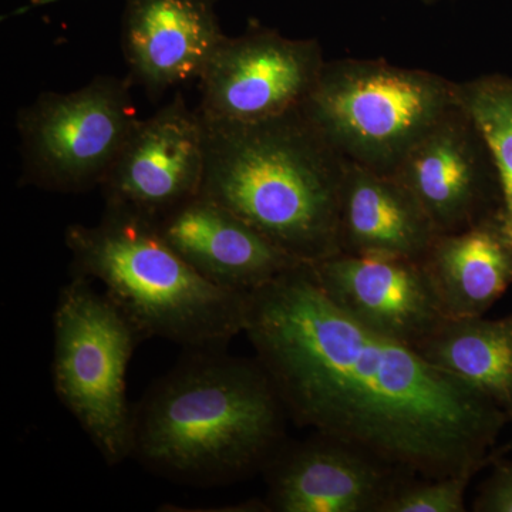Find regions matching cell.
<instances>
[{"label":"cell","mask_w":512,"mask_h":512,"mask_svg":"<svg viewBox=\"0 0 512 512\" xmlns=\"http://www.w3.org/2000/svg\"><path fill=\"white\" fill-rule=\"evenodd\" d=\"M131 84L94 77L74 92L42 93L20 110L23 183L67 194L101 187L140 120Z\"/></svg>","instance_id":"52a82bcc"},{"label":"cell","mask_w":512,"mask_h":512,"mask_svg":"<svg viewBox=\"0 0 512 512\" xmlns=\"http://www.w3.org/2000/svg\"><path fill=\"white\" fill-rule=\"evenodd\" d=\"M441 234L493 217L498 187L490 151L463 104L420 138L392 174Z\"/></svg>","instance_id":"30bf717a"},{"label":"cell","mask_w":512,"mask_h":512,"mask_svg":"<svg viewBox=\"0 0 512 512\" xmlns=\"http://www.w3.org/2000/svg\"><path fill=\"white\" fill-rule=\"evenodd\" d=\"M458 82L383 59L326 62L301 109L350 163L392 175L421 137L460 106Z\"/></svg>","instance_id":"5b68a950"},{"label":"cell","mask_w":512,"mask_h":512,"mask_svg":"<svg viewBox=\"0 0 512 512\" xmlns=\"http://www.w3.org/2000/svg\"><path fill=\"white\" fill-rule=\"evenodd\" d=\"M224 37L210 0H126L121 45L128 80L158 99L200 80Z\"/></svg>","instance_id":"5bb4252c"},{"label":"cell","mask_w":512,"mask_h":512,"mask_svg":"<svg viewBox=\"0 0 512 512\" xmlns=\"http://www.w3.org/2000/svg\"><path fill=\"white\" fill-rule=\"evenodd\" d=\"M420 2H423L424 5H427V6H433V5H437V3L447 2V0H420ZM451 2H453V0H451Z\"/></svg>","instance_id":"44dd1931"},{"label":"cell","mask_w":512,"mask_h":512,"mask_svg":"<svg viewBox=\"0 0 512 512\" xmlns=\"http://www.w3.org/2000/svg\"><path fill=\"white\" fill-rule=\"evenodd\" d=\"M447 318H474L512 285V245L493 217L441 234L423 259Z\"/></svg>","instance_id":"2e32d148"},{"label":"cell","mask_w":512,"mask_h":512,"mask_svg":"<svg viewBox=\"0 0 512 512\" xmlns=\"http://www.w3.org/2000/svg\"><path fill=\"white\" fill-rule=\"evenodd\" d=\"M414 348L512 421V313L501 319L446 318Z\"/></svg>","instance_id":"e0dca14e"},{"label":"cell","mask_w":512,"mask_h":512,"mask_svg":"<svg viewBox=\"0 0 512 512\" xmlns=\"http://www.w3.org/2000/svg\"><path fill=\"white\" fill-rule=\"evenodd\" d=\"M439 232L393 175L346 163L340 198V254L423 261Z\"/></svg>","instance_id":"9a60e30c"},{"label":"cell","mask_w":512,"mask_h":512,"mask_svg":"<svg viewBox=\"0 0 512 512\" xmlns=\"http://www.w3.org/2000/svg\"><path fill=\"white\" fill-rule=\"evenodd\" d=\"M311 265L340 309L389 338L417 346L447 318L423 261L338 254Z\"/></svg>","instance_id":"8fae6325"},{"label":"cell","mask_w":512,"mask_h":512,"mask_svg":"<svg viewBox=\"0 0 512 512\" xmlns=\"http://www.w3.org/2000/svg\"><path fill=\"white\" fill-rule=\"evenodd\" d=\"M474 510L512 512V461L495 468L478 494Z\"/></svg>","instance_id":"ffe728a7"},{"label":"cell","mask_w":512,"mask_h":512,"mask_svg":"<svg viewBox=\"0 0 512 512\" xmlns=\"http://www.w3.org/2000/svg\"><path fill=\"white\" fill-rule=\"evenodd\" d=\"M325 63L316 39H291L271 29L225 36L198 80V113L232 123L282 116L302 106Z\"/></svg>","instance_id":"ba28073f"},{"label":"cell","mask_w":512,"mask_h":512,"mask_svg":"<svg viewBox=\"0 0 512 512\" xmlns=\"http://www.w3.org/2000/svg\"><path fill=\"white\" fill-rule=\"evenodd\" d=\"M473 476L421 478L399 485L387 495L380 512H463L466 491Z\"/></svg>","instance_id":"d6986e66"},{"label":"cell","mask_w":512,"mask_h":512,"mask_svg":"<svg viewBox=\"0 0 512 512\" xmlns=\"http://www.w3.org/2000/svg\"><path fill=\"white\" fill-rule=\"evenodd\" d=\"M285 416L258 360L190 350L134 407L131 457L178 483H232L275 456Z\"/></svg>","instance_id":"7a4b0ae2"},{"label":"cell","mask_w":512,"mask_h":512,"mask_svg":"<svg viewBox=\"0 0 512 512\" xmlns=\"http://www.w3.org/2000/svg\"><path fill=\"white\" fill-rule=\"evenodd\" d=\"M201 120V195L306 264L340 254V198L348 161L301 109L256 123Z\"/></svg>","instance_id":"3957f363"},{"label":"cell","mask_w":512,"mask_h":512,"mask_svg":"<svg viewBox=\"0 0 512 512\" xmlns=\"http://www.w3.org/2000/svg\"><path fill=\"white\" fill-rule=\"evenodd\" d=\"M458 89L490 151L498 187L494 220L512 245V76L483 74L458 82Z\"/></svg>","instance_id":"ac0fdd59"},{"label":"cell","mask_w":512,"mask_h":512,"mask_svg":"<svg viewBox=\"0 0 512 512\" xmlns=\"http://www.w3.org/2000/svg\"><path fill=\"white\" fill-rule=\"evenodd\" d=\"M53 386L107 466L131 457L133 409L126 375L138 335L130 320L89 279L73 276L53 315Z\"/></svg>","instance_id":"8992f818"},{"label":"cell","mask_w":512,"mask_h":512,"mask_svg":"<svg viewBox=\"0 0 512 512\" xmlns=\"http://www.w3.org/2000/svg\"><path fill=\"white\" fill-rule=\"evenodd\" d=\"M161 237L205 279L229 291H258L278 276L306 264L286 254L261 232L197 195L158 218Z\"/></svg>","instance_id":"7c38bea8"},{"label":"cell","mask_w":512,"mask_h":512,"mask_svg":"<svg viewBox=\"0 0 512 512\" xmlns=\"http://www.w3.org/2000/svg\"><path fill=\"white\" fill-rule=\"evenodd\" d=\"M64 242L74 276L99 281L141 339L222 349L244 333L249 295L198 274L153 220L106 207L99 224L67 227Z\"/></svg>","instance_id":"277c9868"},{"label":"cell","mask_w":512,"mask_h":512,"mask_svg":"<svg viewBox=\"0 0 512 512\" xmlns=\"http://www.w3.org/2000/svg\"><path fill=\"white\" fill-rule=\"evenodd\" d=\"M204 174V124L178 93L137 121L100 188L106 207L156 221L200 195Z\"/></svg>","instance_id":"9c48e42d"},{"label":"cell","mask_w":512,"mask_h":512,"mask_svg":"<svg viewBox=\"0 0 512 512\" xmlns=\"http://www.w3.org/2000/svg\"><path fill=\"white\" fill-rule=\"evenodd\" d=\"M268 468V507L278 512H380L396 471L356 448L318 439L276 451Z\"/></svg>","instance_id":"4fadbf2b"},{"label":"cell","mask_w":512,"mask_h":512,"mask_svg":"<svg viewBox=\"0 0 512 512\" xmlns=\"http://www.w3.org/2000/svg\"><path fill=\"white\" fill-rule=\"evenodd\" d=\"M244 333L288 416L396 473L474 477L511 421L414 346L340 309L311 264L249 295Z\"/></svg>","instance_id":"6da1fadb"}]
</instances>
